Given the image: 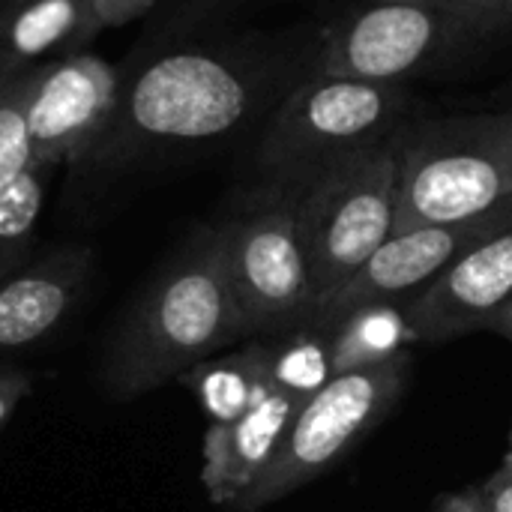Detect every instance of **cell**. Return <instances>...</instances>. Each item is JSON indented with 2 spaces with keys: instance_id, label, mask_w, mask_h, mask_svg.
I'll return each instance as SVG.
<instances>
[{
  "instance_id": "obj_17",
  "label": "cell",
  "mask_w": 512,
  "mask_h": 512,
  "mask_svg": "<svg viewBox=\"0 0 512 512\" xmlns=\"http://www.w3.org/2000/svg\"><path fill=\"white\" fill-rule=\"evenodd\" d=\"M270 342V381L273 390L306 405L315 399L336 375L330 357V327L306 324L282 336H267Z\"/></svg>"
},
{
  "instance_id": "obj_25",
  "label": "cell",
  "mask_w": 512,
  "mask_h": 512,
  "mask_svg": "<svg viewBox=\"0 0 512 512\" xmlns=\"http://www.w3.org/2000/svg\"><path fill=\"white\" fill-rule=\"evenodd\" d=\"M483 3H489L492 9H498V12H504L507 18H512V0H483Z\"/></svg>"
},
{
  "instance_id": "obj_14",
  "label": "cell",
  "mask_w": 512,
  "mask_h": 512,
  "mask_svg": "<svg viewBox=\"0 0 512 512\" xmlns=\"http://www.w3.org/2000/svg\"><path fill=\"white\" fill-rule=\"evenodd\" d=\"M99 30L93 0H0V66L30 69L87 51Z\"/></svg>"
},
{
  "instance_id": "obj_13",
  "label": "cell",
  "mask_w": 512,
  "mask_h": 512,
  "mask_svg": "<svg viewBox=\"0 0 512 512\" xmlns=\"http://www.w3.org/2000/svg\"><path fill=\"white\" fill-rule=\"evenodd\" d=\"M300 402L273 390L255 411L234 423L207 426L201 444V486L219 507H234L273 462Z\"/></svg>"
},
{
  "instance_id": "obj_5",
  "label": "cell",
  "mask_w": 512,
  "mask_h": 512,
  "mask_svg": "<svg viewBox=\"0 0 512 512\" xmlns=\"http://www.w3.org/2000/svg\"><path fill=\"white\" fill-rule=\"evenodd\" d=\"M396 150V231L477 219L512 201V111L414 117Z\"/></svg>"
},
{
  "instance_id": "obj_27",
  "label": "cell",
  "mask_w": 512,
  "mask_h": 512,
  "mask_svg": "<svg viewBox=\"0 0 512 512\" xmlns=\"http://www.w3.org/2000/svg\"><path fill=\"white\" fill-rule=\"evenodd\" d=\"M258 512H264V510H258Z\"/></svg>"
},
{
  "instance_id": "obj_9",
  "label": "cell",
  "mask_w": 512,
  "mask_h": 512,
  "mask_svg": "<svg viewBox=\"0 0 512 512\" xmlns=\"http://www.w3.org/2000/svg\"><path fill=\"white\" fill-rule=\"evenodd\" d=\"M123 84L126 72L93 51L33 66L24 93V123L33 159L78 171L105 138Z\"/></svg>"
},
{
  "instance_id": "obj_11",
  "label": "cell",
  "mask_w": 512,
  "mask_h": 512,
  "mask_svg": "<svg viewBox=\"0 0 512 512\" xmlns=\"http://www.w3.org/2000/svg\"><path fill=\"white\" fill-rule=\"evenodd\" d=\"M510 300L512 219H507L405 303L411 345H447L486 333Z\"/></svg>"
},
{
  "instance_id": "obj_6",
  "label": "cell",
  "mask_w": 512,
  "mask_h": 512,
  "mask_svg": "<svg viewBox=\"0 0 512 512\" xmlns=\"http://www.w3.org/2000/svg\"><path fill=\"white\" fill-rule=\"evenodd\" d=\"M288 195L321 312L396 231V138L336 159Z\"/></svg>"
},
{
  "instance_id": "obj_19",
  "label": "cell",
  "mask_w": 512,
  "mask_h": 512,
  "mask_svg": "<svg viewBox=\"0 0 512 512\" xmlns=\"http://www.w3.org/2000/svg\"><path fill=\"white\" fill-rule=\"evenodd\" d=\"M30 69L0 66V186L15 180L33 162L27 123H24V93H27Z\"/></svg>"
},
{
  "instance_id": "obj_15",
  "label": "cell",
  "mask_w": 512,
  "mask_h": 512,
  "mask_svg": "<svg viewBox=\"0 0 512 512\" xmlns=\"http://www.w3.org/2000/svg\"><path fill=\"white\" fill-rule=\"evenodd\" d=\"M177 384H183L195 396L210 426L234 423L249 411H255L273 393L270 342L267 336L249 339L243 348L231 354L210 357L192 366L177 378Z\"/></svg>"
},
{
  "instance_id": "obj_8",
  "label": "cell",
  "mask_w": 512,
  "mask_h": 512,
  "mask_svg": "<svg viewBox=\"0 0 512 512\" xmlns=\"http://www.w3.org/2000/svg\"><path fill=\"white\" fill-rule=\"evenodd\" d=\"M411 351L390 363L336 375L315 399H309L288 426L273 462L258 483L231 507L234 512H258L267 504L309 486L345 453H351L369 432H375L399 405L411 381Z\"/></svg>"
},
{
  "instance_id": "obj_10",
  "label": "cell",
  "mask_w": 512,
  "mask_h": 512,
  "mask_svg": "<svg viewBox=\"0 0 512 512\" xmlns=\"http://www.w3.org/2000/svg\"><path fill=\"white\" fill-rule=\"evenodd\" d=\"M507 219H512V201L477 219L393 231V237L315 315L312 324L333 327L342 315L369 303H408Z\"/></svg>"
},
{
  "instance_id": "obj_12",
  "label": "cell",
  "mask_w": 512,
  "mask_h": 512,
  "mask_svg": "<svg viewBox=\"0 0 512 512\" xmlns=\"http://www.w3.org/2000/svg\"><path fill=\"white\" fill-rule=\"evenodd\" d=\"M93 270V249L69 243L27 261L0 279V354L36 345L54 333L81 300Z\"/></svg>"
},
{
  "instance_id": "obj_21",
  "label": "cell",
  "mask_w": 512,
  "mask_h": 512,
  "mask_svg": "<svg viewBox=\"0 0 512 512\" xmlns=\"http://www.w3.org/2000/svg\"><path fill=\"white\" fill-rule=\"evenodd\" d=\"M156 0H93V12L99 18V27H123L144 15Z\"/></svg>"
},
{
  "instance_id": "obj_4",
  "label": "cell",
  "mask_w": 512,
  "mask_h": 512,
  "mask_svg": "<svg viewBox=\"0 0 512 512\" xmlns=\"http://www.w3.org/2000/svg\"><path fill=\"white\" fill-rule=\"evenodd\" d=\"M510 27L483 0H360L318 30L309 72L411 84Z\"/></svg>"
},
{
  "instance_id": "obj_16",
  "label": "cell",
  "mask_w": 512,
  "mask_h": 512,
  "mask_svg": "<svg viewBox=\"0 0 512 512\" xmlns=\"http://www.w3.org/2000/svg\"><path fill=\"white\" fill-rule=\"evenodd\" d=\"M405 351H411L405 303H369L330 327L333 375L372 369Z\"/></svg>"
},
{
  "instance_id": "obj_20",
  "label": "cell",
  "mask_w": 512,
  "mask_h": 512,
  "mask_svg": "<svg viewBox=\"0 0 512 512\" xmlns=\"http://www.w3.org/2000/svg\"><path fill=\"white\" fill-rule=\"evenodd\" d=\"M33 384L30 375L12 366H0V429L9 423V417L15 414V408L30 396Z\"/></svg>"
},
{
  "instance_id": "obj_26",
  "label": "cell",
  "mask_w": 512,
  "mask_h": 512,
  "mask_svg": "<svg viewBox=\"0 0 512 512\" xmlns=\"http://www.w3.org/2000/svg\"><path fill=\"white\" fill-rule=\"evenodd\" d=\"M501 465H510L512 468V426H510V438H507V456H504V462Z\"/></svg>"
},
{
  "instance_id": "obj_22",
  "label": "cell",
  "mask_w": 512,
  "mask_h": 512,
  "mask_svg": "<svg viewBox=\"0 0 512 512\" xmlns=\"http://www.w3.org/2000/svg\"><path fill=\"white\" fill-rule=\"evenodd\" d=\"M483 504L486 512H512V468L501 465L483 486Z\"/></svg>"
},
{
  "instance_id": "obj_24",
  "label": "cell",
  "mask_w": 512,
  "mask_h": 512,
  "mask_svg": "<svg viewBox=\"0 0 512 512\" xmlns=\"http://www.w3.org/2000/svg\"><path fill=\"white\" fill-rule=\"evenodd\" d=\"M486 333H495V336H501L504 342H510L512 345V300L495 315V321L489 324V330Z\"/></svg>"
},
{
  "instance_id": "obj_2",
  "label": "cell",
  "mask_w": 512,
  "mask_h": 512,
  "mask_svg": "<svg viewBox=\"0 0 512 512\" xmlns=\"http://www.w3.org/2000/svg\"><path fill=\"white\" fill-rule=\"evenodd\" d=\"M240 339L219 225H201L123 315L105 354V390L114 402L141 399Z\"/></svg>"
},
{
  "instance_id": "obj_1",
  "label": "cell",
  "mask_w": 512,
  "mask_h": 512,
  "mask_svg": "<svg viewBox=\"0 0 512 512\" xmlns=\"http://www.w3.org/2000/svg\"><path fill=\"white\" fill-rule=\"evenodd\" d=\"M312 57L315 39L255 33L162 51L126 75L117 114L78 171L123 174L264 123Z\"/></svg>"
},
{
  "instance_id": "obj_7",
  "label": "cell",
  "mask_w": 512,
  "mask_h": 512,
  "mask_svg": "<svg viewBox=\"0 0 512 512\" xmlns=\"http://www.w3.org/2000/svg\"><path fill=\"white\" fill-rule=\"evenodd\" d=\"M216 225L246 339L282 336L312 324L318 303L297 231L294 198L282 189L252 183Z\"/></svg>"
},
{
  "instance_id": "obj_18",
  "label": "cell",
  "mask_w": 512,
  "mask_h": 512,
  "mask_svg": "<svg viewBox=\"0 0 512 512\" xmlns=\"http://www.w3.org/2000/svg\"><path fill=\"white\" fill-rule=\"evenodd\" d=\"M54 171V165L33 159L15 180L0 186V279L30 261Z\"/></svg>"
},
{
  "instance_id": "obj_3",
  "label": "cell",
  "mask_w": 512,
  "mask_h": 512,
  "mask_svg": "<svg viewBox=\"0 0 512 512\" xmlns=\"http://www.w3.org/2000/svg\"><path fill=\"white\" fill-rule=\"evenodd\" d=\"M414 117L405 81L306 72L258 129L255 183L294 192L336 159L393 141Z\"/></svg>"
},
{
  "instance_id": "obj_23",
  "label": "cell",
  "mask_w": 512,
  "mask_h": 512,
  "mask_svg": "<svg viewBox=\"0 0 512 512\" xmlns=\"http://www.w3.org/2000/svg\"><path fill=\"white\" fill-rule=\"evenodd\" d=\"M432 512H486L483 492H480V486H468L462 492H453V495L441 498Z\"/></svg>"
}]
</instances>
